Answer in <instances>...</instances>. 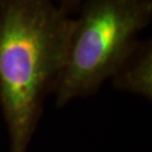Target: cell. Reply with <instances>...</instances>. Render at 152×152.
Returning a JSON list of instances; mask_svg holds the SVG:
<instances>
[{
    "instance_id": "7a4b0ae2",
    "label": "cell",
    "mask_w": 152,
    "mask_h": 152,
    "mask_svg": "<svg viewBox=\"0 0 152 152\" xmlns=\"http://www.w3.org/2000/svg\"><path fill=\"white\" fill-rule=\"evenodd\" d=\"M152 19V0H85L72 19L65 62L52 94L57 108L91 96Z\"/></svg>"
},
{
    "instance_id": "3957f363",
    "label": "cell",
    "mask_w": 152,
    "mask_h": 152,
    "mask_svg": "<svg viewBox=\"0 0 152 152\" xmlns=\"http://www.w3.org/2000/svg\"><path fill=\"white\" fill-rule=\"evenodd\" d=\"M114 89L152 100V39H137L109 79Z\"/></svg>"
},
{
    "instance_id": "5b68a950",
    "label": "cell",
    "mask_w": 152,
    "mask_h": 152,
    "mask_svg": "<svg viewBox=\"0 0 152 152\" xmlns=\"http://www.w3.org/2000/svg\"><path fill=\"white\" fill-rule=\"evenodd\" d=\"M1 1H3V0H0V4H1Z\"/></svg>"
},
{
    "instance_id": "6da1fadb",
    "label": "cell",
    "mask_w": 152,
    "mask_h": 152,
    "mask_svg": "<svg viewBox=\"0 0 152 152\" xmlns=\"http://www.w3.org/2000/svg\"><path fill=\"white\" fill-rule=\"evenodd\" d=\"M72 19L53 0L0 4V112L10 152H28L62 71Z\"/></svg>"
},
{
    "instance_id": "277c9868",
    "label": "cell",
    "mask_w": 152,
    "mask_h": 152,
    "mask_svg": "<svg viewBox=\"0 0 152 152\" xmlns=\"http://www.w3.org/2000/svg\"><path fill=\"white\" fill-rule=\"evenodd\" d=\"M56 5H58L64 12H66L70 15H75L79 8L85 0H53Z\"/></svg>"
}]
</instances>
